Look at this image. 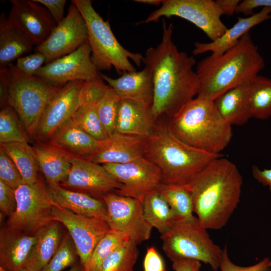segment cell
<instances>
[{"mask_svg":"<svg viewBox=\"0 0 271 271\" xmlns=\"http://www.w3.org/2000/svg\"><path fill=\"white\" fill-rule=\"evenodd\" d=\"M264 67V58L247 32L223 54L212 53L197 63L196 97L214 101L228 90L251 82Z\"/></svg>","mask_w":271,"mask_h":271,"instance_id":"cell-3","label":"cell"},{"mask_svg":"<svg viewBox=\"0 0 271 271\" xmlns=\"http://www.w3.org/2000/svg\"><path fill=\"white\" fill-rule=\"evenodd\" d=\"M242 177L236 166L223 157L212 161L188 183L193 212L207 229H221L240 202Z\"/></svg>","mask_w":271,"mask_h":271,"instance_id":"cell-2","label":"cell"},{"mask_svg":"<svg viewBox=\"0 0 271 271\" xmlns=\"http://www.w3.org/2000/svg\"><path fill=\"white\" fill-rule=\"evenodd\" d=\"M100 75L120 99H129L152 107L154 86L151 74L146 67L140 71L124 73L117 78L101 73Z\"/></svg>","mask_w":271,"mask_h":271,"instance_id":"cell-24","label":"cell"},{"mask_svg":"<svg viewBox=\"0 0 271 271\" xmlns=\"http://www.w3.org/2000/svg\"><path fill=\"white\" fill-rule=\"evenodd\" d=\"M137 245L130 240L105 259L99 271H134L140 253Z\"/></svg>","mask_w":271,"mask_h":271,"instance_id":"cell-36","label":"cell"},{"mask_svg":"<svg viewBox=\"0 0 271 271\" xmlns=\"http://www.w3.org/2000/svg\"><path fill=\"white\" fill-rule=\"evenodd\" d=\"M43 6L50 13L58 24L64 18V8L66 0H34Z\"/></svg>","mask_w":271,"mask_h":271,"instance_id":"cell-45","label":"cell"},{"mask_svg":"<svg viewBox=\"0 0 271 271\" xmlns=\"http://www.w3.org/2000/svg\"><path fill=\"white\" fill-rule=\"evenodd\" d=\"M130 240L125 234L110 229L93 249L87 271H99L104 259Z\"/></svg>","mask_w":271,"mask_h":271,"instance_id":"cell-34","label":"cell"},{"mask_svg":"<svg viewBox=\"0 0 271 271\" xmlns=\"http://www.w3.org/2000/svg\"><path fill=\"white\" fill-rule=\"evenodd\" d=\"M251 172L254 178L263 186H267L271 193V169L260 170L256 165H253Z\"/></svg>","mask_w":271,"mask_h":271,"instance_id":"cell-49","label":"cell"},{"mask_svg":"<svg viewBox=\"0 0 271 271\" xmlns=\"http://www.w3.org/2000/svg\"><path fill=\"white\" fill-rule=\"evenodd\" d=\"M84 81L76 80L63 85L51 99L40 120L36 136L38 140L48 139L79 106Z\"/></svg>","mask_w":271,"mask_h":271,"instance_id":"cell-18","label":"cell"},{"mask_svg":"<svg viewBox=\"0 0 271 271\" xmlns=\"http://www.w3.org/2000/svg\"><path fill=\"white\" fill-rule=\"evenodd\" d=\"M249 102L251 117H271V79L257 75L250 83Z\"/></svg>","mask_w":271,"mask_h":271,"instance_id":"cell-32","label":"cell"},{"mask_svg":"<svg viewBox=\"0 0 271 271\" xmlns=\"http://www.w3.org/2000/svg\"><path fill=\"white\" fill-rule=\"evenodd\" d=\"M8 21L34 45L42 43L57 24L45 7L34 0H11Z\"/></svg>","mask_w":271,"mask_h":271,"instance_id":"cell-17","label":"cell"},{"mask_svg":"<svg viewBox=\"0 0 271 271\" xmlns=\"http://www.w3.org/2000/svg\"><path fill=\"white\" fill-rule=\"evenodd\" d=\"M36 242L35 235H28L8 226L0 231V267L6 271L25 268Z\"/></svg>","mask_w":271,"mask_h":271,"instance_id":"cell-21","label":"cell"},{"mask_svg":"<svg viewBox=\"0 0 271 271\" xmlns=\"http://www.w3.org/2000/svg\"><path fill=\"white\" fill-rule=\"evenodd\" d=\"M0 181L14 190L25 183L20 170L2 146L0 148Z\"/></svg>","mask_w":271,"mask_h":271,"instance_id":"cell-40","label":"cell"},{"mask_svg":"<svg viewBox=\"0 0 271 271\" xmlns=\"http://www.w3.org/2000/svg\"><path fill=\"white\" fill-rule=\"evenodd\" d=\"M46 187L55 204L76 214L96 217L107 222V208L102 199L66 189L59 184L47 182Z\"/></svg>","mask_w":271,"mask_h":271,"instance_id":"cell-22","label":"cell"},{"mask_svg":"<svg viewBox=\"0 0 271 271\" xmlns=\"http://www.w3.org/2000/svg\"><path fill=\"white\" fill-rule=\"evenodd\" d=\"M270 267H271V260H270Z\"/></svg>","mask_w":271,"mask_h":271,"instance_id":"cell-55","label":"cell"},{"mask_svg":"<svg viewBox=\"0 0 271 271\" xmlns=\"http://www.w3.org/2000/svg\"><path fill=\"white\" fill-rule=\"evenodd\" d=\"M144 157L161 171L162 183L185 185L214 160L223 157L193 147L176 137L168 126L145 139Z\"/></svg>","mask_w":271,"mask_h":271,"instance_id":"cell-4","label":"cell"},{"mask_svg":"<svg viewBox=\"0 0 271 271\" xmlns=\"http://www.w3.org/2000/svg\"><path fill=\"white\" fill-rule=\"evenodd\" d=\"M0 271H6V270H5L4 268H3L2 267H0Z\"/></svg>","mask_w":271,"mask_h":271,"instance_id":"cell-54","label":"cell"},{"mask_svg":"<svg viewBox=\"0 0 271 271\" xmlns=\"http://www.w3.org/2000/svg\"><path fill=\"white\" fill-rule=\"evenodd\" d=\"M87 41L88 31L85 21L77 7L71 2L66 16L47 39L36 46L35 51L45 56L47 64L74 52Z\"/></svg>","mask_w":271,"mask_h":271,"instance_id":"cell-14","label":"cell"},{"mask_svg":"<svg viewBox=\"0 0 271 271\" xmlns=\"http://www.w3.org/2000/svg\"><path fill=\"white\" fill-rule=\"evenodd\" d=\"M101 199L107 208V223L111 229L125 234L138 244L150 238L153 227L145 218L141 201L114 191Z\"/></svg>","mask_w":271,"mask_h":271,"instance_id":"cell-11","label":"cell"},{"mask_svg":"<svg viewBox=\"0 0 271 271\" xmlns=\"http://www.w3.org/2000/svg\"><path fill=\"white\" fill-rule=\"evenodd\" d=\"M120 99L115 91L109 86L105 94L96 105L99 118L109 137L115 132Z\"/></svg>","mask_w":271,"mask_h":271,"instance_id":"cell-38","label":"cell"},{"mask_svg":"<svg viewBox=\"0 0 271 271\" xmlns=\"http://www.w3.org/2000/svg\"><path fill=\"white\" fill-rule=\"evenodd\" d=\"M270 261L269 258L266 257L253 265L248 266H239L231 261L225 246L223 250L219 268L221 271H271Z\"/></svg>","mask_w":271,"mask_h":271,"instance_id":"cell-41","label":"cell"},{"mask_svg":"<svg viewBox=\"0 0 271 271\" xmlns=\"http://www.w3.org/2000/svg\"><path fill=\"white\" fill-rule=\"evenodd\" d=\"M161 42L149 48L143 62L150 72L154 86L151 109L155 120L171 119L197 96L199 80L193 56L180 51L173 40L174 26L162 19Z\"/></svg>","mask_w":271,"mask_h":271,"instance_id":"cell-1","label":"cell"},{"mask_svg":"<svg viewBox=\"0 0 271 271\" xmlns=\"http://www.w3.org/2000/svg\"><path fill=\"white\" fill-rule=\"evenodd\" d=\"M66 180L60 185L67 189L97 198L119 189L122 184L103 166L86 159L71 157Z\"/></svg>","mask_w":271,"mask_h":271,"instance_id":"cell-16","label":"cell"},{"mask_svg":"<svg viewBox=\"0 0 271 271\" xmlns=\"http://www.w3.org/2000/svg\"><path fill=\"white\" fill-rule=\"evenodd\" d=\"M155 120L151 107L129 99H120L115 132L146 139L155 130Z\"/></svg>","mask_w":271,"mask_h":271,"instance_id":"cell-23","label":"cell"},{"mask_svg":"<svg viewBox=\"0 0 271 271\" xmlns=\"http://www.w3.org/2000/svg\"><path fill=\"white\" fill-rule=\"evenodd\" d=\"M142 202L146 220L161 235L167 232L179 219L157 190L147 195Z\"/></svg>","mask_w":271,"mask_h":271,"instance_id":"cell-30","label":"cell"},{"mask_svg":"<svg viewBox=\"0 0 271 271\" xmlns=\"http://www.w3.org/2000/svg\"><path fill=\"white\" fill-rule=\"evenodd\" d=\"M250 83L233 87L214 100L221 117L231 126L243 125L251 118L249 102Z\"/></svg>","mask_w":271,"mask_h":271,"instance_id":"cell-26","label":"cell"},{"mask_svg":"<svg viewBox=\"0 0 271 271\" xmlns=\"http://www.w3.org/2000/svg\"><path fill=\"white\" fill-rule=\"evenodd\" d=\"M271 8V0H243L240 1L235 10L236 14L242 13L249 16L253 15V10L257 8Z\"/></svg>","mask_w":271,"mask_h":271,"instance_id":"cell-46","label":"cell"},{"mask_svg":"<svg viewBox=\"0 0 271 271\" xmlns=\"http://www.w3.org/2000/svg\"><path fill=\"white\" fill-rule=\"evenodd\" d=\"M15 193L16 209L9 217L7 226L34 235L53 220L52 208L55 203L46 185L40 178L34 183L21 185Z\"/></svg>","mask_w":271,"mask_h":271,"instance_id":"cell-9","label":"cell"},{"mask_svg":"<svg viewBox=\"0 0 271 271\" xmlns=\"http://www.w3.org/2000/svg\"><path fill=\"white\" fill-rule=\"evenodd\" d=\"M39 170L47 182L60 184L67 178L71 168V156L47 144L39 143L34 147Z\"/></svg>","mask_w":271,"mask_h":271,"instance_id":"cell-28","label":"cell"},{"mask_svg":"<svg viewBox=\"0 0 271 271\" xmlns=\"http://www.w3.org/2000/svg\"><path fill=\"white\" fill-rule=\"evenodd\" d=\"M217 5L220 8L224 15L232 16L234 13L238 4L239 0H216Z\"/></svg>","mask_w":271,"mask_h":271,"instance_id":"cell-50","label":"cell"},{"mask_svg":"<svg viewBox=\"0 0 271 271\" xmlns=\"http://www.w3.org/2000/svg\"><path fill=\"white\" fill-rule=\"evenodd\" d=\"M145 139L115 132L85 159L98 164H124L144 157ZM84 159V158H83Z\"/></svg>","mask_w":271,"mask_h":271,"instance_id":"cell-19","label":"cell"},{"mask_svg":"<svg viewBox=\"0 0 271 271\" xmlns=\"http://www.w3.org/2000/svg\"><path fill=\"white\" fill-rule=\"evenodd\" d=\"M74 243L69 234L62 239L54 256L41 271H62L77 263L78 257Z\"/></svg>","mask_w":271,"mask_h":271,"instance_id":"cell-39","label":"cell"},{"mask_svg":"<svg viewBox=\"0 0 271 271\" xmlns=\"http://www.w3.org/2000/svg\"><path fill=\"white\" fill-rule=\"evenodd\" d=\"M15 110L7 105L0 112L1 144L13 142H28L29 138L24 130Z\"/></svg>","mask_w":271,"mask_h":271,"instance_id":"cell-37","label":"cell"},{"mask_svg":"<svg viewBox=\"0 0 271 271\" xmlns=\"http://www.w3.org/2000/svg\"><path fill=\"white\" fill-rule=\"evenodd\" d=\"M169 129L196 148L221 154L232 137V126L218 112L214 101L195 97L169 120Z\"/></svg>","mask_w":271,"mask_h":271,"instance_id":"cell-5","label":"cell"},{"mask_svg":"<svg viewBox=\"0 0 271 271\" xmlns=\"http://www.w3.org/2000/svg\"><path fill=\"white\" fill-rule=\"evenodd\" d=\"M197 217L178 219L161 235L162 249L172 262L182 259L197 260L217 271L223 249L215 244Z\"/></svg>","mask_w":271,"mask_h":271,"instance_id":"cell-7","label":"cell"},{"mask_svg":"<svg viewBox=\"0 0 271 271\" xmlns=\"http://www.w3.org/2000/svg\"><path fill=\"white\" fill-rule=\"evenodd\" d=\"M21 271H34V270L29 268L25 267L23 268Z\"/></svg>","mask_w":271,"mask_h":271,"instance_id":"cell-53","label":"cell"},{"mask_svg":"<svg viewBox=\"0 0 271 271\" xmlns=\"http://www.w3.org/2000/svg\"><path fill=\"white\" fill-rule=\"evenodd\" d=\"M82 16L88 31L91 59L97 69L118 72L136 71L130 60L140 66L144 56L125 49L117 41L110 25L95 11L90 0H72Z\"/></svg>","mask_w":271,"mask_h":271,"instance_id":"cell-6","label":"cell"},{"mask_svg":"<svg viewBox=\"0 0 271 271\" xmlns=\"http://www.w3.org/2000/svg\"><path fill=\"white\" fill-rule=\"evenodd\" d=\"M91 55L87 41L74 52L43 66L35 76L58 85L76 80H96L101 77Z\"/></svg>","mask_w":271,"mask_h":271,"instance_id":"cell-15","label":"cell"},{"mask_svg":"<svg viewBox=\"0 0 271 271\" xmlns=\"http://www.w3.org/2000/svg\"><path fill=\"white\" fill-rule=\"evenodd\" d=\"M67 271H85V269L80 261L70 267V268Z\"/></svg>","mask_w":271,"mask_h":271,"instance_id":"cell-52","label":"cell"},{"mask_svg":"<svg viewBox=\"0 0 271 271\" xmlns=\"http://www.w3.org/2000/svg\"><path fill=\"white\" fill-rule=\"evenodd\" d=\"M11 75L8 104L16 112L27 132L36 138L42 115L50 100L63 85L50 83L8 66Z\"/></svg>","mask_w":271,"mask_h":271,"instance_id":"cell-8","label":"cell"},{"mask_svg":"<svg viewBox=\"0 0 271 271\" xmlns=\"http://www.w3.org/2000/svg\"><path fill=\"white\" fill-rule=\"evenodd\" d=\"M60 224L53 220L35 234L36 242L25 267L41 271L51 260L62 239Z\"/></svg>","mask_w":271,"mask_h":271,"instance_id":"cell-27","label":"cell"},{"mask_svg":"<svg viewBox=\"0 0 271 271\" xmlns=\"http://www.w3.org/2000/svg\"><path fill=\"white\" fill-rule=\"evenodd\" d=\"M134 2L139 3L158 6L161 5L162 0H136Z\"/></svg>","mask_w":271,"mask_h":271,"instance_id":"cell-51","label":"cell"},{"mask_svg":"<svg viewBox=\"0 0 271 271\" xmlns=\"http://www.w3.org/2000/svg\"><path fill=\"white\" fill-rule=\"evenodd\" d=\"M52 214L53 220L62 223L68 229L80 261L87 271L93 249L110 230L108 223L96 217L76 214L55 204Z\"/></svg>","mask_w":271,"mask_h":271,"instance_id":"cell-12","label":"cell"},{"mask_svg":"<svg viewBox=\"0 0 271 271\" xmlns=\"http://www.w3.org/2000/svg\"><path fill=\"white\" fill-rule=\"evenodd\" d=\"M71 117L85 132L96 140L103 142L109 138L99 118L96 105L79 104L78 107Z\"/></svg>","mask_w":271,"mask_h":271,"instance_id":"cell-35","label":"cell"},{"mask_svg":"<svg viewBox=\"0 0 271 271\" xmlns=\"http://www.w3.org/2000/svg\"><path fill=\"white\" fill-rule=\"evenodd\" d=\"M223 15L213 0H162L160 8L151 13L144 22H158L163 17H178L193 23L214 41L228 29L221 20Z\"/></svg>","mask_w":271,"mask_h":271,"instance_id":"cell-10","label":"cell"},{"mask_svg":"<svg viewBox=\"0 0 271 271\" xmlns=\"http://www.w3.org/2000/svg\"><path fill=\"white\" fill-rule=\"evenodd\" d=\"M17 200L15 190L0 181V209L5 216H11L15 211Z\"/></svg>","mask_w":271,"mask_h":271,"instance_id":"cell-43","label":"cell"},{"mask_svg":"<svg viewBox=\"0 0 271 271\" xmlns=\"http://www.w3.org/2000/svg\"><path fill=\"white\" fill-rule=\"evenodd\" d=\"M157 190L168 202L179 219L194 216L192 196L188 184L175 185L162 183Z\"/></svg>","mask_w":271,"mask_h":271,"instance_id":"cell-33","label":"cell"},{"mask_svg":"<svg viewBox=\"0 0 271 271\" xmlns=\"http://www.w3.org/2000/svg\"></svg>","mask_w":271,"mask_h":271,"instance_id":"cell-56","label":"cell"},{"mask_svg":"<svg viewBox=\"0 0 271 271\" xmlns=\"http://www.w3.org/2000/svg\"><path fill=\"white\" fill-rule=\"evenodd\" d=\"M34 45L9 22L4 13L0 16V67L31 51Z\"/></svg>","mask_w":271,"mask_h":271,"instance_id":"cell-29","label":"cell"},{"mask_svg":"<svg viewBox=\"0 0 271 271\" xmlns=\"http://www.w3.org/2000/svg\"><path fill=\"white\" fill-rule=\"evenodd\" d=\"M71 117L60 125L48 139V144L71 157L86 158L95 154L101 145Z\"/></svg>","mask_w":271,"mask_h":271,"instance_id":"cell-20","label":"cell"},{"mask_svg":"<svg viewBox=\"0 0 271 271\" xmlns=\"http://www.w3.org/2000/svg\"><path fill=\"white\" fill-rule=\"evenodd\" d=\"M46 63V57L42 53L35 52L17 60L15 65L21 72L28 75H35L36 72Z\"/></svg>","mask_w":271,"mask_h":271,"instance_id":"cell-42","label":"cell"},{"mask_svg":"<svg viewBox=\"0 0 271 271\" xmlns=\"http://www.w3.org/2000/svg\"><path fill=\"white\" fill-rule=\"evenodd\" d=\"M270 19L271 8L267 7H262L260 11L248 17H238L237 22L216 40L208 43L195 42L193 54L198 55L207 52L223 54L233 48L252 28Z\"/></svg>","mask_w":271,"mask_h":271,"instance_id":"cell-25","label":"cell"},{"mask_svg":"<svg viewBox=\"0 0 271 271\" xmlns=\"http://www.w3.org/2000/svg\"><path fill=\"white\" fill-rule=\"evenodd\" d=\"M172 267L174 271H200L201 262L188 259H182L174 261Z\"/></svg>","mask_w":271,"mask_h":271,"instance_id":"cell-48","label":"cell"},{"mask_svg":"<svg viewBox=\"0 0 271 271\" xmlns=\"http://www.w3.org/2000/svg\"><path fill=\"white\" fill-rule=\"evenodd\" d=\"M144 271H166L163 257L153 246L147 249L144 260Z\"/></svg>","mask_w":271,"mask_h":271,"instance_id":"cell-44","label":"cell"},{"mask_svg":"<svg viewBox=\"0 0 271 271\" xmlns=\"http://www.w3.org/2000/svg\"><path fill=\"white\" fill-rule=\"evenodd\" d=\"M102 165L122 184L114 192L141 201L162 183L160 169L145 157L127 163Z\"/></svg>","mask_w":271,"mask_h":271,"instance_id":"cell-13","label":"cell"},{"mask_svg":"<svg viewBox=\"0 0 271 271\" xmlns=\"http://www.w3.org/2000/svg\"><path fill=\"white\" fill-rule=\"evenodd\" d=\"M11 75L8 67L0 68V90L1 106L4 107L8 104L9 90L10 84Z\"/></svg>","mask_w":271,"mask_h":271,"instance_id":"cell-47","label":"cell"},{"mask_svg":"<svg viewBox=\"0 0 271 271\" xmlns=\"http://www.w3.org/2000/svg\"><path fill=\"white\" fill-rule=\"evenodd\" d=\"M1 146L16 165L25 183L32 184L38 180L39 168L33 147L28 142H13Z\"/></svg>","mask_w":271,"mask_h":271,"instance_id":"cell-31","label":"cell"}]
</instances>
